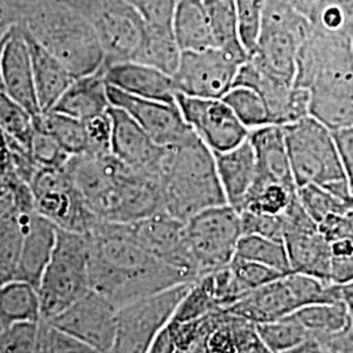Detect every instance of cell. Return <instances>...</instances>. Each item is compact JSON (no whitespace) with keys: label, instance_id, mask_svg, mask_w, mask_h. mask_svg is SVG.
I'll use <instances>...</instances> for the list:
<instances>
[{"label":"cell","instance_id":"6da1fadb","mask_svg":"<svg viewBox=\"0 0 353 353\" xmlns=\"http://www.w3.org/2000/svg\"><path fill=\"white\" fill-rule=\"evenodd\" d=\"M90 290L118 309L153 293L191 283L148 252L130 224L100 221L88 233Z\"/></svg>","mask_w":353,"mask_h":353},{"label":"cell","instance_id":"7a4b0ae2","mask_svg":"<svg viewBox=\"0 0 353 353\" xmlns=\"http://www.w3.org/2000/svg\"><path fill=\"white\" fill-rule=\"evenodd\" d=\"M294 85L309 93V115L330 131L353 128V39L313 28L297 57Z\"/></svg>","mask_w":353,"mask_h":353},{"label":"cell","instance_id":"3957f363","mask_svg":"<svg viewBox=\"0 0 353 353\" xmlns=\"http://www.w3.org/2000/svg\"><path fill=\"white\" fill-rule=\"evenodd\" d=\"M163 211L181 221L207 208L227 204L214 152L195 134L166 147L159 170Z\"/></svg>","mask_w":353,"mask_h":353},{"label":"cell","instance_id":"277c9868","mask_svg":"<svg viewBox=\"0 0 353 353\" xmlns=\"http://www.w3.org/2000/svg\"><path fill=\"white\" fill-rule=\"evenodd\" d=\"M281 127L297 189L316 185L353 202L335 134L310 115Z\"/></svg>","mask_w":353,"mask_h":353},{"label":"cell","instance_id":"5b68a950","mask_svg":"<svg viewBox=\"0 0 353 353\" xmlns=\"http://www.w3.org/2000/svg\"><path fill=\"white\" fill-rule=\"evenodd\" d=\"M24 26L75 79L94 74L105 65V52L93 26L71 6L38 11Z\"/></svg>","mask_w":353,"mask_h":353},{"label":"cell","instance_id":"8992f818","mask_svg":"<svg viewBox=\"0 0 353 353\" xmlns=\"http://www.w3.org/2000/svg\"><path fill=\"white\" fill-rule=\"evenodd\" d=\"M312 29L290 0H265L261 32L249 61L265 74L294 84L297 57Z\"/></svg>","mask_w":353,"mask_h":353},{"label":"cell","instance_id":"52a82bcc","mask_svg":"<svg viewBox=\"0 0 353 353\" xmlns=\"http://www.w3.org/2000/svg\"><path fill=\"white\" fill-rule=\"evenodd\" d=\"M37 290L45 321L61 314L88 293V234L58 228L55 248Z\"/></svg>","mask_w":353,"mask_h":353},{"label":"cell","instance_id":"ba28073f","mask_svg":"<svg viewBox=\"0 0 353 353\" xmlns=\"http://www.w3.org/2000/svg\"><path fill=\"white\" fill-rule=\"evenodd\" d=\"M331 301H343L341 285L290 272L249 292L227 312L259 325L292 316L307 305Z\"/></svg>","mask_w":353,"mask_h":353},{"label":"cell","instance_id":"9c48e42d","mask_svg":"<svg viewBox=\"0 0 353 353\" xmlns=\"http://www.w3.org/2000/svg\"><path fill=\"white\" fill-rule=\"evenodd\" d=\"M88 19L105 52V64L137 61L147 26L125 0H75L71 6Z\"/></svg>","mask_w":353,"mask_h":353},{"label":"cell","instance_id":"30bf717a","mask_svg":"<svg viewBox=\"0 0 353 353\" xmlns=\"http://www.w3.org/2000/svg\"><path fill=\"white\" fill-rule=\"evenodd\" d=\"M186 241L199 278L227 267L242 237L241 214L230 204L207 208L185 223Z\"/></svg>","mask_w":353,"mask_h":353},{"label":"cell","instance_id":"8fae6325","mask_svg":"<svg viewBox=\"0 0 353 353\" xmlns=\"http://www.w3.org/2000/svg\"><path fill=\"white\" fill-rule=\"evenodd\" d=\"M192 283L178 284L118 309L117 335L110 353H145L164 330Z\"/></svg>","mask_w":353,"mask_h":353},{"label":"cell","instance_id":"7c38bea8","mask_svg":"<svg viewBox=\"0 0 353 353\" xmlns=\"http://www.w3.org/2000/svg\"><path fill=\"white\" fill-rule=\"evenodd\" d=\"M29 186L34 196L36 211L61 229L88 234L102 221L76 189L65 165L62 168L39 166Z\"/></svg>","mask_w":353,"mask_h":353},{"label":"cell","instance_id":"4fadbf2b","mask_svg":"<svg viewBox=\"0 0 353 353\" xmlns=\"http://www.w3.org/2000/svg\"><path fill=\"white\" fill-rule=\"evenodd\" d=\"M245 62L216 48L182 51L173 75L176 93L198 99H223L234 87Z\"/></svg>","mask_w":353,"mask_h":353},{"label":"cell","instance_id":"5bb4252c","mask_svg":"<svg viewBox=\"0 0 353 353\" xmlns=\"http://www.w3.org/2000/svg\"><path fill=\"white\" fill-rule=\"evenodd\" d=\"M281 217L284 224L283 241L288 252L290 271L331 283L327 240L305 211L299 195Z\"/></svg>","mask_w":353,"mask_h":353},{"label":"cell","instance_id":"9a60e30c","mask_svg":"<svg viewBox=\"0 0 353 353\" xmlns=\"http://www.w3.org/2000/svg\"><path fill=\"white\" fill-rule=\"evenodd\" d=\"M176 105L194 134L216 153L237 147L249 139L250 130L223 99H198L176 93Z\"/></svg>","mask_w":353,"mask_h":353},{"label":"cell","instance_id":"2e32d148","mask_svg":"<svg viewBox=\"0 0 353 353\" xmlns=\"http://www.w3.org/2000/svg\"><path fill=\"white\" fill-rule=\"evenodd\" d=\"M118 307L94 290L49 322L100 353H110L117 335Z\"/></svg>","mask_w":353,"mask_h":353},{"label":"cell","instance_id":"e0dca14e","mask_svg":"<svg viewBox=\"0 0 353 353\" xmlns=\"http://www.w3.org/2000/svg\"><path fill=\"white\" fill-rule=\"evenodd\" d=\"M130 228L137 240L156 258L178 270L191 283L199 279L188 246L185 221L161 211L131 223Z\"/></svg>","mask_w":353,"mask_h":353},{"label":"cell","instance_id":"ac0fdd59","mask_svg":"<svg viewBox=\"0 0 353 353\" xmlns=\"http://www.w3.org/2000/svg\"><path fill=\"white\" fill-rule=\"evenodd\" d=\"M108 97L112 106L130 114L161 147L178 145L194 135L176 102L140 99L110 85H108Z\"/></svg>","mask_w":353,"mask_h":353},{"label":"cell","instance_id":"d6986e66","mask_svg":"<svg viewBox=\"0 0 353 353\" xmlns=\"http://www.w3.org/2000/svg\"><path fill=\"white\" fill-rule=\"evenodd\" d=\"M236 85L249 87L259 93L267 105L272 125L285 126L309 115V93L306 89L265 74L249 59L241 65Z\"/></svg>","mask_w":353,"mask_h":353},{"label":"cell","instance_id":"ffe728a7","mask_svg":"<svg viewBox=\"0 0 353 353\" xmlns=\"http://www.w3.org/2000/svg\"><path fill=\"white\" fill-rule=\"evenodd\" d=\"M0 74L3 90L7 96L21 105L33 117L41 113L34 85L32 57L23 26L12 24L7 30L1 49Z\"/></svg>","mask_w":353,"mask_h":353},{"label":"cell","instance_id":"44dd1931","mask_svg":"<svg viewBox=\"0 0 353 353\" xmlns=\"http://www.w3.org/2000/svg\"><path fill=\"white\" fill-rule=\"evenodd\" d=\"M109 114L113 123L112 153L123 164L159 182L166 147L159 145L125 110L110 106Z\"/></svg>","mask_w":353,"mask_h":353},{"label":"cell","instance_id":"7402d4cb","mask_svg":"<svg viewBox=\"0 0 353 353\" xmlns=\"http://www.w3.org/2000/svg\"><path fill=\"white\" fill-rule=\"evenodd\" d=\"M19 220L21 224L23 239L16 280L30 283L38 288L55 248L58 227L38 214L37 211L29 214H20Z\"/></svg>","mask_w":353,"mask_h":353},{"label":"cell","instance_id":"603a6c76","mask_svg":"<svg viewBox=\"0 0 353 353\" xmlns=\"http://www.w3.org/2000/svg\"><path fill=\"white\" fill-rule=\"evenodd\" d=\"M103 77L108 85L127 94L147 100L176 102V89L173 76L148 64L134 61L105 64Z\"/></svg>","mask_w":353,"mask_h":353},{"label":"cell","instance_id":"cb8c5ba5","mask_svg":"<svg viewBox=\"0 0 353 353\" xmlns=\"http://www.w3.org/2000/svg\"><path fill=\"white\" fill-rule=\"evenodd\" d=\"M249 140L255 152L256 181L278 182L297 188L292 168L283 127L276 125L255 128Z\"/></svg>","mask_w":353,"mask_h":353},{"label":"cell","instance_id":"d4e9b609","mask_svg":"<svg viewBox=\"0 0 353 353\" xmlns=\"http://www.w3.org/2000/svg\"><path fill=\"white\" fill-rule=\"evenodd\" d=\"M214 154L228 204L240 212L256 176V160L252 143L245 140L229 151Z\"/></svg>","mask_w":353,"mask_h":353},{"label":"cell","instance_id":"484cf974","mask_svg":"<svg viewBox=\"0 0 353 353\" xmlns=\"http://www.w3.org/2000/svg\"><path fill=\"white\" fill-rule=\"evenodd\" d=\"M24 29L32 57L39 110L41 113H48L52 110L57 102L63 96L64 92L72 84L75 77L57 57H54L50 51L43 48L29 33L26 26Z\"/></svg>","mask_w":353,"mask_h":353},{"label":"cell","instance_id":"4316f807","mask_svg":"<svg viewBox=\"0 0 353 353\" xmlns=\"http://www.w3.org/2000/svg\"><path fill=\"white\" fill-rule=\"evenodd\" d=\"M110 106L102 67L94 74L75 79L52 110L84 122L109 112Z\"/></svg>","mask_w":353,"mask_h":353},{"label":"cell","instance_id":"83f0119b","mask_svg":"<svg viewBox=\"0 0 353 353\" xmlns=\"http://www.w3.org/2000/svg\"><path fill=\"white\" fill-rule=\"evenodd\" d=\"M328 242L330 279L344 285L353 281V212L330 216L318 224Z\"/></svg>","mask_w":353,"mask_h":353},{"label":"cell","instance_id":"f1b7e54d","mask_svg":"<svg viewBox=\"0 0 353 353\" xmlns=\"http://www.w3.org/2000/svg\"><path fill=\"white\" fill-rule=\"evenodd\" d=\"M172 26L176 43L182 51L216 48L203 0H176Z\"/></svg>","mask_w":353,"mask_h":353},{"label":"cell","instance_id":"f546056e","mask_svg":"<svg viewBox=\"0 0 353 353\" xmlns=\"http://www.w3.org/2000/svg\"><path fill=\"white\" fill-rule=\"evenodd\" d=\"M292 316L303 326L312 339L325 341L352 330V321L343 301L318 303L301 307Z\"/></svg>","mask_w":353,"mask_h":353},{"label":"cell","instance_id":"4dcf8cb0","mask_svg":"<svg viewBox=\"0 0 353 353\" xmlns=\"http://www.w3.org/2000/svg\"><path fill=\"white\" fill-rule=\"evenodd\" d=\"M42 321L37 287L23 280L0 285V323L8 327L16 323Z\"/></svg>","mask_w":353,"mask_h":353},{"label":"cell","instance_id":"1f68e13d","mask_svg":"<svg viewBox=\"0 0 353 353\" xmlns=\"http://www.w3.org/2000/svg\"><path fill=\"white\" fill-rule=\"evenodd\" d=\"M316 29L343 33L353 39V0H290Z\"/></svg>","mask_w":353,"mask_h":353},{"label":"cell","instance_id":"d6a6232c","mask_svg":"<svg viewBox=\"0 0 353 353\" xmlns=\"http://www.w3.org/2000/svg\"><path fill=\"white\" fill-rule=\"evenodd\" d=\"M203 4L210 17L216 49L248 61L249 54L241 42L236 0H203Z\"/></svg>","mask_w":353,"mask_h":353},{"label":"cell","instance_id":"836d02e7","mask_svg":"<svg viewBox=\"0 0 353 353\" xmlns=\"http://www.w3.org/2000/svg\"><path fill=\"white\" fill-rule=\"evenodd\" d=\"M33 126L34 130L49 134L70 156L88 153V138L83 121L50 110L33 117Z\"/></svg>","mask_w":353,"mask_h":353},{"label":"cell","instance_id":"e575fe53","mask_svg":"<svg viewBox=\"0 0 353 353\" xmlns=\"http://www.w3.org/2000/svg\"><path fill=\"white\" fill-rule=\"evenodd\" d=\"M182 50L176 43L173 29L147 28V39L135 62L148 64L173 76L181 61Z\"/></svg>","mask_w":353,"mask_h":353},{"label":"cell","instance_id":"d590c367","mask_svg":"<svg viewBox=\"0 0 353 353\" xmlns=\"http://www.w3.org/2000/svg\"><path fill=\"white\" fill-rule=\"evenodd\" d=\"M297 188H290L278 182L254 181L242 211L256 214H281L297 196Z\"/></svg>","mask_w":353,"mask_h":353},{"label":"cell","instance_id":"8d00e7d4","mask_svg":"<svg viewBox=\"0 0 353 353\" xmlns=\"http://www.w3.org/2000/svg\"><path fill=\"white\" fill-rule=\"evenodd\" d=\"M236 256L268 265L281 274H290V258L284 241L261 237L242 236L237 245Z\"/></svg>","mask_w":353,"mask_h":353},{"label":"cell","instance_id":"74e56055","mask_svg":"<svg viewBox=\"0 0 353 353\" xmlns=\"http://www.w3.org/2000/svg\"><path fill=\"white\" fill-rule=\"evenodd\" d=\"M223 100L227 102L241 123L250 131L272 125L265 102L254 89L236 85L228 92Z\"/></svg>","mask_w":353,"mask_h":353},{"label":"cell","instance_id":"f35d334b","mask_svg":"<svg viewBox=\"0 0 353 353\" xmlns=\"http://www.w3.org/2000/svg\"><path fill=\"white\" fill-rule=\"evenodd\" d=\"M223 310L214 296L211 279L205 274L195 280L178 305L172 321L186 322Z\"/></svg>","mask_w":353,"mask_h":353},{"label":"cell","instance_id":"ab89813d","mask_svg":"<svg viewBox=\"0 0 353 353\" xmlns=\"http://www.w3.org/2000/svg\"><path fill=\"white\" fill-rule=\"evenodd\" d=\"M258 334L272 353L290 351L312 339L310 334L292 316L256 325Z\"/></svg>","mask_w":353,"mask_h":353},{"label":"cell","instance_id":"60d3db41","mask_svg":"<svg viewBox=\"0 0 353 353\" xmlns=\"http://www.w3.org/2000/svg\"><path fill=\"white\" fill-rule=\"evenodd\" d=\"M299 199L305 211L316 221L321 224L330 216L353 212V202L344 201L335 194L330 192L316 185H307L297 190Z\"/></svg>","mask_w":353,"mask_h":353},{"label":"cell","instance_id":"b9f144b4","mask_svg":"<svg viewBox=\"0 0 353 353\" xmlns=\"http://www.w3.org/2000/svg\"><path fill=\"white\" fill-rule=\"evenodd\" d=\"M21 239L19 214L0 217V285L16 280Z\"/></svg>","mask_w":353,"mask_h":353},{"label":"cell","instance_id":"7bdbcfd3","mask_svg":"<svg viewBox=\"0 0 353 353\" xmlns=\"http://www.w3.org/2000/svg\"><path fill=\"white\" fill-rule=\"evenodd\" d=\"M0 127L8 138L21 143L28 148L30 147L34 134L33 115L13 101L4 90H0Z\"/></svg>","mask_w":353,"mask_h":353},{"label":"cell","instance_id":"ee69618b","mask_svg":"<svg viewBox=\"0 0 353 353\" xmlns=\"http://www.w3.org/2000/svg\"><path fill=\"white\" fill-rule=\"evenodd\" d=\"M36 353H100L87 343L42 319L38 325Z\"/></svg>","mask_w":353,"mask_h":353},{"label":"cell","instance_id":"f6af8a7d","mask_svg":"<svg viewBox=\"0 0 353 353\" xmlns=\"http://www.w3.org/2000/svg\"><path fill=\"white\" fill-rule=\"evenodd\" d=\"M229 270L243 296L252 290L263 287L283 275H287L268 265L242 259L239 256H234L232 259V262L229 263Z\"/></svg>","mask_w":353,"mask_h":353},{"label":"cell","instance_id":"bcb514c9","mask_svg":"<svg viewBox=\"0 0 353 353\" xmlns=\"http://www.w3.org/2000/svg\"><path fill=\"white\" fill-rule=\"evenodd\" d=\"M265 0H236L241 42L250 55L261 32Z\"/></svg>","mask_w":353,"mask_h":353},{"label":"cell","instance_id":"7dc6e473","mask_svg":"<svg viewBox=\"0 0 353 353\" xmlns=\"http://www.w3.org/2000/svg\"><path fill=\"white\" fill-rule=\"evenodd\" d=\"M39 322L16 323L3 328L0 331V353H36Z\"/></svg>","mask_w":353,"mask_h":353},{"label":"cell","instance_id":"c3c4849f","mask_svg":"<svg viewBox=\"0 0 353 353\" xmlns=\"http://www.w3.org/2000/svg\"><path fill=\"white\" fill-rule=\"evenodd\" d=\"M131 6L147 28L151 29H173V17L176 0H125Z\"/></svg>","mask_w":353,"mask_h":353},{"label":"cell","instance_id":"681fc988","mask_svg":"<svg viewBox=\"0 0 353 353\" xmlns=\"http://www.w3.org/2000/svg\"><path fill=\"white\" fill-rule=\"evenodd\" d=\"M29 150L38 166L62 168L71 157L49 134L38 130H34Z\"/></svg>","mask_w":353,"mask_h":353},{"label":"cell","instance_id":"f907efd6","mask_svg":"<svg viewBox=\"0 0 353 353\" xmlns=\"http://www.w3.org/2000/svg\"><path fill=\"white\" fill-rule=\"evenodd\" d=\"M240 214L242 236H261L283 240L284 224L281 214H256L250 211H242Z\"/></svg>","mask_w":353,"mask_h":353},{"label":"cell","instance_id":"816d5d0a","mask_svg":"<svg viewBox=\"0 0 353 353\" xmlns=\"http://www.w3.org/2000/svg\"><path fill=\"white\" fill-rule=\"evenodd\" d=\"M89 150L85 154H106L112 153L113 123L109 112L84 121Z\"/></svg>","mask_w":353,"mask_h":353},{"label":"cell","instance_id":"f5cc1de1","mask_svg":"<svg viewBox=\"0 0 353 353\" xmlns=\"http://www.w3.org/2000/svg\"><path fill=\"white\" fill-rule=\"evenodd\" d=\"M335 140L341 152V163L353 196V128L335 132Z\"/></svg>","mask_w":353,"mask_h":353},{"label":"cell","instance_id":"db71d44e","mask_svg":"<svg viewBox=\"0 0 353 353\" xmlns=\"http://www.w3.org/2000/svg\"><path fill=\"white\" fill-rule=\"evenodd\" d=\"M176 345L168 326L152 341L150 348L145 353H176Z\"/></svg>","mask_w":353,"mask_h":353},{"label":"cell","instance_id":"11a10c76","mask_svg":"<svg viewBox=\"0 0 353 353\" xmlns=\"http://www.w3.org/2000/svg\"><path fill=\"white\" fill-rule=\"evenodd\" d=\"M281 353H330V351L322 341H316V339H309L303 344L292 348L290 351Z\"/></svg>","mask_w":353,"mask_h":353},{"label":"cell","instance_id":"9f6ffc18","mask_svg":"<svg viewBox=\"0 0 353 353\" xmlns=\"http://www.w3.org/2000/svg\"><path fill=\"white\" fill-rule=\"evenodd\" d=\"M341 300H343V303H345V306L348 309V313H350L351 321H352L353 327V281L347 283L344 285H341Z\"/></svg>","mask_w":353,"mask_h":353},{"label":"cell","instance_id":"6f0895ef","mask_svg":"<svg viewBox=\"0 0 353 353\" xmlns=\"http://www.w3.org/2000/svg\"><path fill=\"white\" fill-rule=\"evenodd\" d=\"M10 192V183L6 176H0V198L6 196Z\"/></svg>","mask_w":353,"mask_h":353},{"label":"cell","instance_id":"680465c9","mask_svg":"<svg viewBox=\"0 0 353 353\" xmlns=\"http://www.w3.org/2000/svg\"><path fill=\"white\" fill-rule=\"evenodd\" d=\"M176 353H205L204 343L199 344V345H195V347H192L191 350H188V351H176Z\"/></svg>","mask_w":353,"mask_h":353},{"label":"cell","instance_id":"91938a15","mask_svg":"<svg viewBox=\"0 0 353 353\" xmlns=\"http://www.w3.org/2000/svg\"><path fill=\"white\" fill-rule=\"evenodd\" d=\"M10 26H12V24L6 21V14H4V10H3V6L0 4V29H3V28H8Z\"/></svg>","mask_w":353,"mask_h":353},{"label":"cell","instance_id":"94428289","mask_svg":"<svg viewBox=\"0 0 353 353\" xmlns=\"http://www.w3.org/2000/svg\"><path fill=\"white\" fill-rule=\"evenodd\" d=\"M6 147H7V135H6V132L0 127V150H3Z\"/></svg>","mask_w":353,"mask_h":353},{"label":"cell","instance_id":"6125c7cd","mask_svg":"<svg viewBox=\"0 0 353 353\" xmlns=\"http://www.w3.org/2000/svg\"><path fill=\"white\" fill-rule=\"evenodd\" d=\"M7 34V33H6ZM6 38V36H4ZM4 38H3V41L0 42V59H1V49H3V43H4ZM0 90H3V84H1V74H0Z\"/></svg>","mask_w":353,"mask_h":353},{"label":"cell","instance_id":"be15d7a7","mask_svg":"<svg viewBox=\"0 0 353 353\" xmlns=\"http://www.w3.org/2000/svg\"><path fill=\"white\" fill-rule=\"evenodd\" d=\"M8 26V28H10ZM8 28H3V29H0V42L3 41V38H4V36H6V33H7V30H8Z\"/></svg>","mask_w":353,"mask_h":353},{"label":"cell","instance_id":"e7e4bbea","mask_svg":"<svg viewBox=\"0 0 353 353\" xmlns=\"http://www.w3.org/2000/svg\"><path fill=\"white\" fill-rule=\"evenodd\" d=\"M3 328H4V327H3V326H1V323H0V331H1V330H3Z\"/></svg>","mask_w":353,"mask_h":353}]
</instances>
